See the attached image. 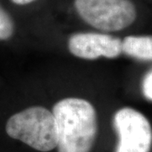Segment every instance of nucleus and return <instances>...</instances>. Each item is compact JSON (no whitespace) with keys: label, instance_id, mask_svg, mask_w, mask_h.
I'll use <instances>...</instances> for the list:
<instances>
[{"label":"nucleus","instance_id":"1","mask_svg":"<svg viewBox=\"0 0 152 152\" xmlns=\"http://www.w3.org/2000/svg\"><path fill=\"white\" fill-rule=\"evenodd\" d=\"M58 152H90L97 134L96 113L92 104L80 98H66L53 108Z\"/></svg>","mask_w":152,"mask_h":152},{"label":"nucleus","instance_id":"2","mask_svg":"<svg viewBox=\"0 0 152 152\" xmlns=\"http://www.w3.org/2000/svg\"><path fill=\"white\" fill-rule=\"evenodd\" d=\"M7 134L39 151L57 147L58 132L54 116L42 107H31L11 116L6 124Z\"/></svg>","mask_w":152,"mask_h":152},{"label":"nucleus","instance_id":"3","mask_svg":"<svg viewBox=\"0 0 152 152\" xmlns=\"http://www.w3.org/2000/svg\"><path fill=\"white\" fill-rule=\"evenodd\" d=\"M75 8L84 21L103 31H121L136 19L129 0H75Z\"/></svg>","mask_w":152,"mask_h":152},{"label":"nucleus","instance_id":"4","mask_svg":"<svg viewBox=\"0 0 152 152\" xmlns=\"http://www.w3.org/2000/svg\"><path fill=\"white\" fill-rule=\"evenodd\" d=\"M113 127L118 136L115 152H150L151 125L141 113L130 107L119 109L114 114Z\"/></svg>","mask_w":152,"mask_h":152},{"label":"nucleus","instance_id":"5","mask_svg":"<svg viewBox=\"0 0 152 152\" xmlns=\"http://www.w3.org/2000/svg\"><path fill=\"white\" fill-rule=\"evenodd\" d=\"M68 47L75 57L88 60L114 58L123 53L119 38L102 33H76L70 37Z\"/></svg>","mask_w":152,"mask_h":152},{"label":"nucleus","instance_id":"6","mask_svg":"<svg viewBox=\"0 0 152 152\" xmlns=\"http://www.w3.org/2000/svg\"><path fill=\"white\" fill-rule=\"evenodd\" d=\"M125 54L141 61H152V36H129L122 42Z\"/></svg>","mask_w":152,"mask_h":152},{"label":"nucleus","instance_id":"7","mask_svg":"<svg viewBox=\"0 0 152 152\" xmlns=\"http://www.w3.org/2000/svg\"><path fill=\"white\" fill-rule=\"evenodd\" d=\"M14 33V22L10 15L0 6V40H8Z\"/></svg>","mask_w":152,"mask_h":152},{"label":"nucleus","instance_id":"8","mask_svg":"<svg viewBox=\"0 0 152 152\" xmlns=\"http://www.w3.org/2000/svg\"><path fill=\"white\" fill-rule=\"evenodd\" d=\"M142 92L145 99L152 102V69L149 71L143 79Z\"/></svg>","mask_w":152,"mask_h":152},{"label":"nucleus","instance_id":"9","mask_svg":"<svg viewBox=\"0 0 152 152\" xmlns=\"http://www.w3.org/2000/svg\"><path fill=\"white\" fill-rule=\"evenodd\" d=\"M14 4H18V5H26L28 4H31L34 2L35 0H11Z\"/></svg>","mask_w":152,"mask_h":152}]
</instances>
